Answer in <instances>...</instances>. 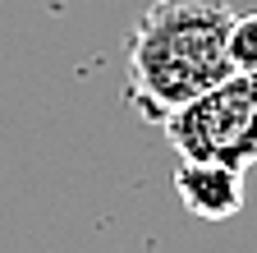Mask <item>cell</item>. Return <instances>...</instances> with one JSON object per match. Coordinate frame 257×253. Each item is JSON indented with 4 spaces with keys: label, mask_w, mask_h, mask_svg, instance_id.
<instances>
[{
    "label": "cell",
    "mask_w": 257,
    "mask_h": 253,
    "mask_svg": "<svg viewBox=\"0 0 257 253\" xmlns=\"http://www.w3.org/2000/svg\"><path fill=\"white\" fill-rule=\"evenodd\" d=\"M234 10L225 0H156L128 28L124 102L147 124H166L184 102L234 74L230 65Z\"/></svg>",
    "instance_id": "6da1fadb"
},
{
    "label": "cell",
    "mask_w": 257,
    "mask_h": 253,
    "mask_svg": "<svg viewBox=\"0 0 257 253\" xmlns=\"http://www.w3.org/2000/svg\"><path fill=\"white\" fill-rule=\"evenodd\" d=\"M161 129L179 161H220L234 171L257 166V74H230L184 102Z\"/></svg>",
    "instance_id": "7a4b0ae2"
},
{
    "label": "cell",
    "mask_w": 257,
    "mask_h": 253,
    "mask_svg": "<svg viewBox=\"0 0 257 253\" xmlns=\"http://www.w3.org/2000/svg\"><path fill=\"white\" fill-rule=\"evenodd\" d=\"M175 198L198 221H230L243 207V171L220 161H179L175 171Z\"/></svg>",
    "instance_id": "3957f363"
},
{
    "label": "cell",
    "mask_w": 257,
    "mask_h": 253,
    "mask_svg": "<svg viewBox=\"0 0 257 253\" xmlns=\"http://www.w3.org/2000/svg\"><path fill=\"white\" fill-rule=\"evenodd\" d=\"M230 65H234V74H257V10L252 14H234V28H230Z\"/></svg>",
    "instance_id": "277c9868"
}]
</instances>
